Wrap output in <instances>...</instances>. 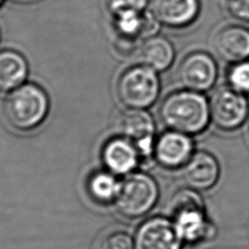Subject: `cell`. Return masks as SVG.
<instances>
[{
    "instance_id": "cell-6",
    "label": "cell",
    "mask_w": 249,
    "mask_h": 249,
    "mask_svg": "<svg viewBox=\"0 0 249 249\" xmlns=\"http://www.w3.org/2000/svg\"><path fill=\"white\" fill-rule=\"evenodd\" d=\"M210 120L220 130L238 129L249 118L247 95L231 87H224L213 92L210 100Z\"/></svg>"
},
{
    "instance_id": "cell-20",
    "label": "cell",
    "mask_w": 249,
    "mask_h": 249,
    "mask_svg": "<svg viewBox=\"0 0 249 249\" xmlns=\"http://www.w3.org/2000/svg\"><path fill=\"white\" fill-rule=\"evenodd\" d=\"M149 0H106L108 11L112 16L125 12H144Z\"/></svg>"
},
{
    "instance_id": "cell-4",
    "label": "cell",
    "mask_w": 249,
    "mask_h": 249,
    "mask_svg": "<svg viewBox=\"0 0 249 249\" xmlns=\"http://www.w3.org/2000/svg\"><path fill=\"white\" fill-rule=\"evenodd\" d=\"M160 80L158 72L140 64L125 69L117 82V95L126 108L147 109L159 98Z\"/></svg>"
},
{
    "instance_id": "cell-17",
    "label": "cell",
    "mask_w": 249,
    "mask_h": 249,
    "mask_svg": "<svg viewBox=\"0 0 249 249\" xmlns=\"http://www.w3.org/2000/svg\"><path fill=\"white\" fill-rule=\"evenodd\" d=\"M120 184L115 177L106 172L95 173L89 182V190L92 197L100 202H109L116 199Z\"/></svg>"
},
{
    "instance_id": "cell-16",
    "label": "cell",
    "mask_w": 249,
    "mask_h": 249,
    "mask_svg": "<svg viewBox=\"0 0 249 249\" xmlns=\"http://www.w3.org/2000/svg\"><path fill=\"white\" fill-rule=\"evenodd\" d=\"M28 75L25 57L14 50L0 51V92H10L22 85Z\"/></svg>"
},
{
    "instance_id": "cell-23",
    "label": "cell",
    "mask_w": 249,
    "mask_h": 249,
    "mask_svg": "<svg viewBox=\"0 0 249 249\" xmlns=\"http://www.w3.org/2000/svg\"><path fill=\"white\" fill-rule=\"evenodd\" d=\"M3 1H4V0H0V6H1V5H2V3H3Z\"/></svg>"
},
{
    "instance_id": "cell-10",
    "label": "cell",
    "mask_w": 249,
    "mask_h": 249,
    "mask_svg": "<svg viewBox=\"0 0 249 249\" xmlns=\"http://www.w3.org/2000/svg\"><path fill=\"white\" fill-rule=\"evenodd\" d=\"M182 242L172 221L154 217L138 229L134 249H181Z\"/></svg>"
},
{
    "instance_id": "cell-15",
    "label": "cell",
    "mask_w": 249,
    "mask_h": 249,
    "mask_svg": "<svg viewBox=\"0 0 249 249\" xmlns=\"http://www.w3.org/2000/svg\"><path fill=\"white\" fill-rule=\"evenodd\" d=\"M141 64L153 70L163 72L173 63L175 49L171 41L160 35H154L143 41L139 49Z\"/></svg>"
},
{
    "instance_id": "cell-7",
    "label": "cell",
    "mask_w": 249,
    "mask_h": 249,
    "mask_svg": "<svg viewBox=\"0 0 249 249\" xmlns=\"http://www.w3.org/2000/svg\"><path fill=\"white\" fill-rule=\"evenodd\" d=\"M218 74V65L214 57L201 51L187 54L177 71L179 83L184 89L202 93L215 86Z\"/></svg>"
},
{
    "instance_id": "cell-1",
    "label": "cell",
    "mask_w": 249,
    "mask_h": 249,
    "mask_svg": "<svg viewBox=\"0 0 249 249\" xmlns=\"http://www.w3.org/2000/svg\"><path fill=\"white\" fill-rule=\"evenodd\" d=\"M159 116L167 129L189 135L203 132L209 124V100L202 92L183 89L166 95L162 100Z\"/></svg>"
},
{
    "instance_id": "cell-5",
    "label": "cell",
    "mask_w": 249,
    "mask_h": 249,
    "mask_svg": "<svg viewBox=\"0 0 249 249\" xmlns=\"http://www.w3.org/2000/svg\"><path fill=\"white\" fill-rule=\"evenodd\" d=\"M158 197L159 188L151 176L145 173H132L120 184L115 200L123 216L138 218L153 208Z\"/></svg>"
},
{
    "instance_id": "cell-22",
    "label": "cell",
    "mask_w": 249,
    "mask_h": 249,
    "mask_svg": "<svg viewBox=\"0 0 249 249\" xmlns=\"http://www.w3.org/2000/svg\"><path fill=\"white\" fill-rule=\"evenodd\" d=\"M136 42H137L136 39L118 35V38L115 42V48L119 53L126 56L131 53H133Z\"/></svg>"
},
{
    "instance_id": "cell-9",
    "label": "cell",
    "mask_w": 249,
    "mask_h": 249,
    "mask_svg": "<svg viewBox=\"0 0 249 249\" xmlns=\"http://www.w3.org/2000/svg\"><path fill=\"white\" fill-rule=\"evenodd\" d=\"M154 153L160 165L177 169L183 167L194 154V141L189 134L167 129L157 138Z\"/></svg>"
},
{
    "instance_id": "cell-19",
    "label": "cell",
    "mask_w": 249,
    "mask_h": 249,
    "mask_svg": "<svg viewBox=\"0 0 249 249\" xmlns=\"http://www.w3.org/2000/svg\"><path fill=\"white\" fill-rule=\"evenodd\" d=\"M97 249H134L129 234L124 231H113L105 234Z\"/></svg>"
},
{
    "instance_id": "cell-21",
    "label": "cell",
    "mask_w": 249,
    "mask_h": 249,
    "mask_svg": "<svg viewBox=\"0 0 249 249\" xmlns=\"http://www.w3.org/2000/svg\"><path fill=\"white\" fill-rule=\"evenodd\" d=\"M226 7L232 18L249 22V0H226Z\"/></svg>"
},
{
    "instance_id": "cell-14",
    "label": "cell",
    "mask_w": 249,
    "mask_h": 249,
    "mask_svg": "<svg viewBox=\"0 0 249 249\" xmlns=\"http://www.w3.org/2000/svg\"><path fill=\"white\" fill-rule=\"evenodd\" d=\"M140 154L128 140L119 136L109 140L103 147L102 158L105 165L115 173H126L134 168Z\"/></svg>"
},
{
    "instance_id": "cell-2",
    "label": "cell",
    "mask_w": 249,
    "mask_h": 249,
    "mask_svg": "<svg viewBox=\"0 0 249 249\" xmlns=\"http://www.w3.org/2000/svg\"><path fill=\"white\" fill-rule=\"evenodd\" d=\"M50 100L36 84L23 83L8 92L2 103V116L16 130L28 131L39 126L47 118Z\"/></svg>"
},
{
    "instance_id": "cell-13",
    "label": "cell",
    "mask_w": 249,
    "mask_h": 249,
    "mask_svg": "<svg viewBox=\"0 0 249 249\" xmlns=\"http://www.w3.org/2000/svg\"><path fill=\"white\" fill-rule=\"evenodd\" d=\"M214 49L225 61L236 63L249 59V29L241 25H227L214 38Z\"/></svg>"
},
{
    "instance_id": "cell-11",
    "label": "cell",
    "mask_w": 249,
    "mask_h": 249,
    "mask_svg": "<svg viewBox=\"0 0 249 249\" xmlns=\"http://www.w3.org/2000/svg\"><path fill=\"white\" fill-rule=\"evenodd\" d=\"M149 6L156 19L169 28L187 27L200 13L199 0H150Z\"/></svg>"
},
{
    "instance_id": "cell-8",
    "label": "cell",
    "mask_w": 249,
    "mask_h": 249,
    "mask_svg": "<svg viewBox=\"0 0 249 249\" xmlns=\"http://www.w3.org/2000/svg\"><path fill=\"white\" fill-rule=\"evenodd\" d=\"M119 135L131 142L140 155H149L154 149L156 125L146 109L127 108L117 120Z\"/></svg>"
},
{
    "instance_id": "cell-18",
    "label": "cell",
    "mask_w": 249,
    "mask_h": 249,
    "mask_svg": "<svg viewBox=\"0 0 249 249\" xmlns=\"http://www.w3.org/2000/svg\"><path fill=\"white\" fill-rule=\"evenodd\" d=\"M229 87L245 95L249 94V59L232 63L227 75Z\"/></svg>"
},
{
    "instance_id": "cell-12",
    "label": "cell",
    "mask_w": 249,
    "mask_h": 249,
    "mask_svg": "<svg viewBox=\"0 0 249 249\" xmlns=\"http://www.w3.org/2000/svg\"><path fill=\"white\" fill-rule=\"evenodd\" d=\"M183 168V176L191 189L208 190L219 179L220 165L216 158L205 151L194 152Z\"/></svg>"
},
{
    "instance_id": "cell-3",
    "label": "cell",
    "mask_w": 249,
    "mask_h": 249,
    "mask_svg": "<svg viewBox=\"0 0 249 249\" xmlns=\"http://www.w3.org/2000/svg\"><path fill=\"white\" fill-rule=\"evenodd\" d=\"M174 227L183 242L195 244L210 238L212 225L205 213L203 201L196 190L179 191L172 202Z\"/></svg>"
}]
</instances>
